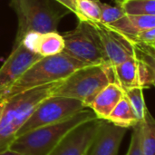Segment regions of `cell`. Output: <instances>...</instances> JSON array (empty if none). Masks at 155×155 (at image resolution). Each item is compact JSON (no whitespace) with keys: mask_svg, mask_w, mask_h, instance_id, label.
<instances>
[{"mask_svg":"<svg viewBox=\"0 0 155 155\" xmlns=\"http://www.w3.org/2000/svg\"><path fill=\"white\" fill-rule=\"evenodd\" d=\"M155 46L134 42V57L137 63L139 86L149 89L155 84Z\"/></svg>","mask_w":155,"mask_h":155,"instance_id":"obj_12","label":"cell"},{"mask_svg":"<svg viewBox=\"0 0 155 155\" xmlns=\"http://www.w3.org/2000/svg\"><path fill=\"white\" fill-rule=\"evenodd\" d=\"M106 121L112 123L114 125L126 129L133 128L139 123L137 116L135 115L132 106L124 95L109 114Z\"/></svg>","mask_w":155,"mask_h":155,"instance_id":"obj_17","label":"cell"},{"mask_svg":"<svg viewBox=\"0 0 155 155\" xmlns=\"http://www.w3.org/2000/svg\"><path fill=\"white\" fill-rule=\"evenodd\" d=\"M61 35L64 43L63 52L65 54L87 65L109 64L98 32L92 22L79 20L74 29Z\"/></svg>","mask_w":155,"mask_h":155,"instance_id":"obj_6","label":"cell"},{"mask_svg":"<svg viewBox=\"0 0 155 155\" xmlns=\"http://www.w3.org/2000/svg\"><path fill=\"white\" fill-rule=\"evenodd\" d=\"M124 95V91L117 84L110 83L99 92L88 105V108L94 112L96 118L106 120Z\"/></svg>","mask_w":155,"mask_h":155,"instance_id":"obj_14","label":"cell"},{"mask_svg":"<svg viewBox=\"0 0 155 155\" xmlns=\"http://www.w3.org/2000/svg\"><path fill=\"white\" fill-rule=\"evenodd\" d=\"M58 3H60L65 9L73 12L78 18V20L81 21H87L86 18L80 13L78 6H77V0H55ZM89 22V21H88Z\"/></svg>","mask_w":155,"mask_h":155,"instance_id":"obj_25","label":"cell"},{"mask_svg":"<svg viewBox=\"0 0 155 155\" xmlns=\"http://www.w3.org/2000/svg\"><path fill=\"white\" fill-rule=\"evenodd\" d=\"M99 5L101 9V19L100 23L104 25H111L112 23L119 20L124 15H125L124 12L121 8L120 5L113 6L106 3H102L99 0Z\"/></svg>","mask_w":155,"mask_h":155,"instance_id":"obj_22","label":"cell"},{"mask_svg":"<svg viewBox=\"0 0 155 155\" xmlns=\"http://www.w3.org/2000/svg\"><path fill=\"white\" fill-rule=\"evenodd\" d=\"M61 81L33 87L5 98L0 119V153L8 149L17 131L27 121L37 105L51 96Z\"/></svg>","mask_w":155,"mask_h":155,"instance_id":"obj_1","label":"cell"},{"mask_svg":"<svg viewBox=\"0 0 155 155\" xmlns=\"http://www.w3.org/2000/svg\"><path fill=\"white\" fill-rule=\"evenodd\" d=\"M17 16V32L13 48L31 33L57 32L61 19L68 10L54 8L47 0H10Z\"/></svg>","mask_w":155,"mask_h":155,"instance_id":"obj_4","label":"cell"},{"mask_svg":"<svg viewBox=\"0 0 155 155\" xmlns=\"http://www.w3.org/2000/svg\"><path fill=\"white\" fill-rule=\"evenodd\" d=\"M141 132L143 155H155V121L148 109L141 122Z\"/></svg>","mask_w":155,"mask_h":155,"instance_id":"obj_18","label":"cell"},{"mask_svg":"<svg viewBox=\"0 0 155 155\" xmlns=\"http://www.w3.org/2000/svg\"><path fill=\"white\" fill-rule=\"evenodd\" d=\"M86 65L64 52L42 57L4 92L3 98L10 97L33 87L62 81L75 70Z\"/></svg>","mask_w":155,"mask_h":155,"instance_id":"obj_3","label":"cell"},{"mask_svg":"<svg viewBox=\"0 0 155 155\" xmlns=\"http://www.w3.org/2000/svg\"><path fill=\"white\" fill-rule=\"evenodd\" d=\"M115 30L124 34L133 41L135 35L146 29L155 27V15H125L119 20L109 25Z\"/></svg>","mask_w":155,"mask_h":155,"instance_id":"obj_15","label":"cell"},{"mask_svg":"<svg viewBox=\"0 0 155 155\" xmlns=\"http://www.w3.org/2000/svg\"><path fill=\"white\" fill-rule=\"evenodd\" d=\"M0 155H23V154H21V153H16V152H15V151H12V150H10V149H6V150H5V151L1 152V153H0Z\"/></svg>","mask_w":155,"mask_h":155,"instance_id":"obj_26","label":"cell"},{"mask_svg":"<svg viewBox=\"0 0 155 155\" xmlns=\"http://www.w3.org/2000/svg\"><path fill=\"white\" fill-rule=\"evenodd\" d=\"M110 83H114L111 64L86 65L62 80L52 95L76 99L88 108L99 92Z\"/></svg>","mask_w":155,"mask_h":155,"instance_id":"obj_5","label":"cell"},{"mask_svg":"<svg viewBox=\"0 0 155 155\" xmlns=\"http://www.w3.org/2000/svg\"><path fill=\"white\" fill-rule=\"evenodd\" d=\"M22 42L42 57L60 54L64 47V39L61 34L57 32L45 34L31 33L27 35Z\"/></svg>","mask_w":155,"mask_h":155,"instance_id":"obj_13","label":"cell"},{"mask_svg":"<svg viewBox=\"0 0 155 155\" xmlns=\"http://www.w3.org/2000/svg\"><path fill=\"white\" fill-rule=\"evenodd\" d=\"M85 108L87 107L84 103L76 99L51 95L37 105L27 121L17 131L15 137L39 127L62 122Z\"/></svg>","mask_w":155,"mask_h":155,"instance_id":"obj_7","label":"cell"},{"mask_svg":"<svg viewBox=\"0 0 155 155\" xmlns=\"http://www.w3.org/2000/svg\"><path fill=\"white\" fill-rule=\"evenodd\" d=\"M143 90V89H142L141 87H134L124 92V96L127 98L139 122H142L143 120L145 112L147 110V107L145 106Z\"/></svg>","mask_w":155,"mask_h":155,"instance_id":"obj_20","label":"cell"},{"mask_svg":"<svg viewBox=\"0 0 155 155\" xmlns=\"http://www.w3.org/2000/svg\"><path fill=\"white\" fill-rule=\"evenodd\" d=\"M3 94H4V93H0V99L3 97Z\"/></svg>","mask_w":155,"mask_h":155,"instance_id":"obj_29","label":"cell"},{"mask_svg":"<svg viewBox=\"0 0 155 155\" xmlns=\"http://www.w3.org/2000/svg\"><path fill=\"white\" fill-rule=\"evenodd\" d=\"M112 67L114 83L117 84L124 92L134 87H140L138 81L137 63L134 56Z\"/></svg>","mask_w":155,"mask_h":155,"instance_id":"obj_16","label":"cell"},{"mask_svg":"<svg viewBox=\"0 0 155 155\" xmlns=\"http://www.w3.org/2000/svg\"><path fill=\"white\" fill-rule=\"evenodd\" d=\"M4 104H5V98H1L0 99V119H1V115H2V112H3V108H4Z\"/></svg>","mask_w":155,"mask_h":155,"instance_id":"obj_27","label":"cell"},{"mask_svg":"<svg viewBox=\"0 0 155 155\" xmlns=\"http://www.w3.org/2000/svg\"><path fill=\"white\" fill-rule=\"evenodd\" d=\"M124 1V0H114V2L116 3V5H119L121 3H123Z\"/></svg>","mask_w":155,"mask_h":155,"instance_id":"obj_28","label":"cell"},{"mask_svg":"<svg viewBox=\"0 0 155 155\" xmlns=\"http://www.w3.org/2000/svg\"><path fill=\"white\" fill-rule=\"evenodd\" d=\"M42 56L31 50L24 42L12 49V53L0 68V93L6 91L33 64Z\"/></svg>","mask_w":155,"mask_h":155,"instance_id":"obj_10","label":"cell"},{"mask_svg":"<svg viewBox=\"0 0 155 155\" xmlns=\"http://www.w3.org/2000/svg\"><path fill=\"white\" fill-rule=\"evenodd\" d=\"M95 118L94 112L85 108L62 122L39 127L15 137L8 149L23 155H47L71 130Z\"/></svg>","mask_w":155,"mask_h":155,"instance_id":"obj_2","label":"cell"},{"mask_svg":"<svg viewBox=\"0 0 155 155\" xmlns=\"http://www.w3.org/2000/svg\"><path fill=\"white\" fill-rule=\"evenodd\" d=\"M102 121L95 118L80 124L71 130L47 155H85Z\"/></svg>","mask_w":155,"mask_h":155,"instance_id":"obj_8","label":"cell"},{"mask_svg":"<svg viewBox=\"0 0 155 155\" xmlns=\"http://www.w3.org/2000/svg\"><path fill=\"white\" fill-rule=\"evenodd\" d=\"M127 130L103 120L85 155H118Z\"/></svg>","mask_w":155,"mask_h":155,"instance_id":"obj_11","label":"cell"},{"mask_svg":"<svg viewBox=\"0 0 155 155\" xmlns=\"http://www.w3.org/2000/svg\"><path fill=\"white\" fill-rule=\"evenodd\" d=\"M141 122L133 127V134L131 137V143L127 155H143L141 145Z\"/></svg>","mask_w":155,"mask_h":155,"instance_id":"obj_23","label":"cell"},{"mask_svg":"<svg viewBox=\"0 0 155 155\" xmlns=\"http://www.w3.org/2000/svg\"><path fill=\"white\" fill-rule=\"evenodd\" d=\"M119 5L125 15H155V0H124Z\"/></svg>","mask_w":155,"mask_h":155,"instance_id":"obj_19","label":"cell"},{"mask_svg":"<svg viewBox=\"0 0 155 155\" xmlns=\"http://www.w3.org/2000/svg\"><path fill=\"white\" fill-rule=\"evenodd\" d=\"M100 36L108 63L115 66L134 56V42L108 25L92 22Z\"/></svg>","mask_w":155,"mask_h":155,"instance_id":"obj_9","label":"cell"},{"mask_svg":"<svg viewBox=\"0 0 155 155\" xmlns=\"http://www.w3.org/2000/svg\"><path fill=\"white\" fill-rule=\"evenodd\" d=\"M80 13L89 22H100L101 9L99 0H77Z\"/></svg>","mask_w":155,"mask_h":155,"instance_id":"obj_21","label":"cell"},{"mask_svg":"<svg viewBox=\"0 0 155 155\" xmlns=\"http://www.w3.org/2000/svg\"><path fill=\"white\" fill-rule=\"evenodd\" d=\"M133 42H137L147 45L155 46V27L139 32L133 39Z\"/></svg>","mask_w":155,"mask_h":155,"instance_id":"obj_24","label":"cell"}]
</instances>
